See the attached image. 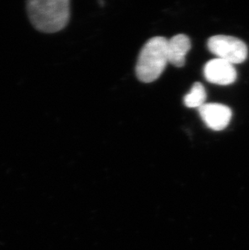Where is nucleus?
<instances>
[{"mask_svg": "<svg viewBox=\"0 0 249 250\" xmlns=\"http://www.w3.org/2000/svg\"><path fill=\"white\" fill-rule=\"evenodd\" d=\"M198 109L202 120L208 127L214 130L225 129L230 123L232 115L229 107L217 103L204 104Z\"/></svg>", "mask_w": 249, "mask_h": 250, "instance_id": "obj_5", "label": "nucleus"}, {"mask_svg": "<svg viewBox=\"0 0 249 250\" xmlns=\"http://www.w3.org/2000/svg\"><path fill=\"white\" fill-rule=\"evenodd\" d=\"M204 76L209 83L228 85L235 82L237 74L232 64L221 59H215L206 64Z\"/></svg>", "mask_w": 249, "mask_h": 250, "instance_id": "obj_4", "label": "nucleus"}, {"mask_svg": "<svg viewBox=\"0 0 249 250\" xmlns=\"http://www.w3.org/2000/svg\"><path fill=\"white\" fill-rule=\"evenodd\" d=\"M208 48L218 59L230 64L241 63L247 59L248 48L245 43L230 36L217 35L209 38Z\"/></svg>", "mask_w": 249, "mask_h": 250, "instance_id": "obj_3", "label": "nucleus"}, {"mask_svg": "<svg viewBox=\"0 0 249 250\" xmlns=\"http://www.w3.org/2000/svg\"><path fill=\"white\" fill-rule=\"evenodd\" d=\"M190 49V39L187 36L178 34L172 37L167 40L168 62L176 67L183 66L186 63V55Z\"/></svg>", "mask_w": 249, "mask_h": 250, "instance_id": "obj_6", "label": "nucleus"}, {"mask_svg": "<svg viewBox=\"0 0 249 250\" xmlns=\"http://www.w3.org/2000/svg\"><path fill=\"white\" fill-rule=\"evenodd\" d=\"M168 63L167 39L155 37L144 45L137 62L136 75L144 83L156 81Z\"/></svg>", "mask_w": 249, "mask_h": 250, "instance_id": "obj_2", "label": "nucleus"}, {"mask_svg": "<svg viewBox=\"0 0 249 250\" xmlns=\"http://www.w3.org/2000/svg\"><path fill=\"white\" fill-rule=\"evenodd\" d=\"M207 100V92L204 86L201 83H193L190 92L184 98V103L188 108H198L205 104Z\"/></svg>", "mask_w": 249, "mask_h": 250, "instance_id": "obj_7", "label": "nucleus"}, {"mask_svg": "<svg viewBox=\"0 0 249 250\" xmlns=\"http://www.w3.org/2000/svg\"><path fill=\"white\" fill-rule=\"evenodd\" d=\"M26 5L31 23L42 33H57L68 23V0H31Z\"/></svg>", "mask_w": 249, "mask_h": 250, "instance_id": "obj_1", "label": "nucleus"}]
</instances>
